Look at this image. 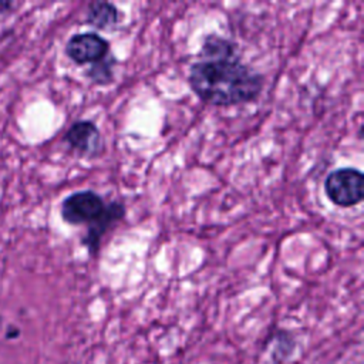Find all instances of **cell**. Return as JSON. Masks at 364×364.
Here are the masks:
<instances>
[{
  "label": "cell",
  "instance_id": "cell-1",
  "mask_svg": "<svg viewBox=\"0 0 364 364\" xmlns=\"http://www.w3.org/2000/svg\"><path fill=\"white\" fill-rule=\"evenodd\" d=\"M189 84L193 92L213 105H235L256 100L263 78L240 63L235 53L202 57L191 67Z\"/></svg>",
  "mask_w": 364,
  "mask_h": 364
},
{
  "label": "cell",
  "instance_id": "cell-2",
  "mask_svg": "<svg viewBox=\"0 0 364 364\" xmlns=\"http://www.w3.org/2000/svg\"><path fill=\"white\" fill-rule=\"evenodd\" d=\"M324 191L328 199L341 208H350L363 200L364 176L354 168L336 169L327 175Z\"/></svg>",
  "mask_w": 364,
  "mask_h": 364
},
{
  "label": "cell",
  "instance_id": "cell-3",
  "mask_svg": "<svg viewBox=\"0 0 364 364\" xmlns=\"http://www.w3.org/2000/svg\"><path fill=\"white\" fill-rule=\"evenodd\" d=\"M102 198L92 191H80L68 195L61 203V218L70 225H92L105 210Z\"/></svg>",
  "mask_w": 364,
  "mask_h": 364
},
{
  "label": "cell",
  "instance_id": "cell-4",
  "mask_svg": "<svg viewBox=\"0 0 364 364\" xmlns=\"http://www.w3.org/2000/svg\"><path fill=\"white\" fill-rule=\"evenodd\" d=\"M109 44L97 33L74 34L65 46V54L77 64L101 63L107 58Z\"/></svg>",
  "mask_w": 364,
  "mask_h": 364
},
{
  "label": "cell",
  "instance_id": "cell-5",
  "mask_svg": "<svg viewBox=\"0 0 364 364\" xmlns=\"http://www.w3.org/2000/svg\"><path fill=\"white\" fill-rule=\"evenodd\" d=\"M64 141L82 155H95L101 146V135L97 125L87 119L74 122L65 132Z\"/></svg>",
  "mask_w": 364,
  "mask_h": 364
},
{
  "label": "cell",
  "instance_id": "cell-6",
  "mask_svg": "<svg viewBox=\"0 0 364 364\" xmlns=\"http://www.w3.org/2000/svg\"><path fill=\"white\" fill-rule=\"evenodd\" d=\"M125 215V208L121 203L112 202L109 205L105 206L104 213L100 216V219L97 222H94L92 225H90L87 235L82 237V245L88 249V252L91 255L97 253L98 247H100V242L102 235L119 219H122Z\"/></svg>",
  "mask_w": 364,
  "mask_h": 364
},
{
  "label": "cell",
  "instance_id": "cell-7",
  "mask_svg": "<svg viewBox=\"0 0 364 364\" xmlns=\"http://www.w3.org/2000/svg\"><path fill=\"white\" fill-rule=\"evenodd\" d=\"M118 20V10L108 1H94L88 6L87 21L97 28H108Z\"/></svg>",
  "mask_w": 364,
  "mask_h": 364
},
{
  "label": "cell",
  "instance_id": "cell-8",
  "mask_svg": "<svg viewBox=\"0 0 364 364\" xmlns=\"http://www.w3.org/2000/svg\"><path fill=\"white\" fill-rule=\"evenodd\" d=\"M272 341V360L276 364H280L289 360L296 351V338L287 330H277L270 336Z\"/></svg>",
  "mask_w": 364,
  "mask_h": 364
},
{
  "label": "cell",
  "instance_id": "cell-9",
  "mask_svg": "<svg viewBox=\"0 0 364 364\" xmlns=\"http://www.w3.org/2000/svg\"><path fill=\"white\" fill-rule=\"evenodd\" d=\"M109 64H95L94 68L91 70L90 75L92 77V80L98 84H104V82H108L111 81V77H112V73H111V68H109Z\"/></svg>",
  "mask_w": 364,
  "mask_h": 364
}]
</instances>
